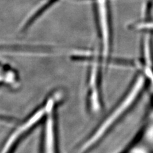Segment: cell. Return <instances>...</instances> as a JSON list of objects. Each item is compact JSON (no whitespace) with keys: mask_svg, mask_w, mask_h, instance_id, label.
<instances>
[{"mask_svg":"<svg viewBox=\"0 0 153 153\" xmlns=\"http://www.w3.org/2000/svg\"><path fill=\"white\" fill-rule=\"evenodd\" d=\"M146 79L143 75H139L129 90L128 93L119 103L112 111L102 123L86 136L74 149L72 153H90L101 142L111 131L117 122L135 102L143 88Z\"/></svg>","mask_w":153,"mask_h":153,"instance_id":"cell-1","label":"cell"},{"mask_svg":"<svg viewBox=\"0 0 153 153\" xmlns=\"http://www.w3.org/2000/svg\"><path fill=\"white\" fill-rule=\"evenodd\" d=\"M46 102L25 120L17 124L0 144V153H15L21 143L39 126L45 118Z\"/></svg>","mask_w":153,"mask_h":153,"instance_id":"cell-2","label":"cell"},{"mask_svg":"<svg viewBox=\"0 0 153 153\" xmlns=\"http://www.w3.org/2000/svg\"><path fill=\"white\" fill-rule=\"evenodd\" d=\"M56 102L54 97L47 99L46 102L47 112L42 122L39 153H61L56 114Z\"/></svg>","mask_w":153,"mask_h":153,"instance_id":"cell-3","label":"cell"},{"mask_svg":"<svg viewBox=\"0 0 153 153\" xmlns=\"http://www.w3.org/2000/svg\"><path fill=\"white\" fill-rule=\"evenodd\" d=\"M97 6V19L99 30L101 34L103 57L104 63H106L111 48V34H110L108 10L107 0H95Z\"/></svg>","mask_w":153,"mask_h":153,"instance_id":"cell-4","label":"cell"},{"mask_svg":"<svg viewBox=\"0 0 153 153\" xmlns=\"http://www.w3.org/2000/svg\"><path fill=\"white\" fill-rule=\"evenodd\" d=\"M56 1L57 0H47V1L43 2L42 4V6L40 5L38 7H37L36 10L33 11L31 13V15L27 17V19H26V21H25V23H24L22 27L25 28L29 26V25H30V24H31L33 21H35V19H36L38 16H39L43 12L45 11V10H46L47 8H49L51 6V4H52Z\"/></svg>","mask_w":153,"mask_h":153,"instance_id":"cell-5","label":"cell"},{"mask_svg":"<svg viewBox=\"0 0 153 153\" xmlns=\"http://www.w3.org/2000/svg\"><path fill=\"white\" fill-rule=\"evenodd\" d=\"M10 82V80L8 79L7 77H6V76H4L0 74V82Z\"/></svg>","mask_w":153,"mask_h":153,"instance_id":"cell-6","label":"cell"}]
</instances>
